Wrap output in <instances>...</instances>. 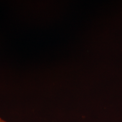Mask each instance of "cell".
<instances>
[{
	"instance_id": "obj_1",
	"label": "cell",
	"mask_w": 122,
	"mask_h": 122,
	"mask_svg": "<svg viewBox=\"0 0 122 122\" xmlns=\"http://www.w3.org/2000/svg\"><path fill=\"white\" fill-rule=\"evenodd\" d=\"M0 122H5V121H4V120H3L2 118H0Z\"/></svg>"
}]
</instances>
